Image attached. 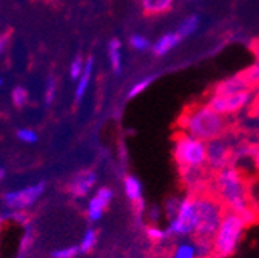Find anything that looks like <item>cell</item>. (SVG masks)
<instances>
[{"label": "cell", "instance_id": "12", "mask_svg": "<svg viewBox=\"0 0 259 258\" xmlns=\"http://www.w3.org/2000/svg\"><path fill=\"white\" fill-rule=\"evenodd\" d=\"M253 87L248 82V79L245 78L244 71L227 78L221 82H218L213 90L211 94H218V96H227V94H235V93H241V91H251Z\"/></svg>", "mask_w": 259, "mask_h": 258}, {"label": "cell", "instance_id": "33", "mask_svg": "<svg viewBox=\"0 0 259 258\" xmlns=\"http://www.w3.org/2000/svg\"><path fill=\"white\" fill-rule=\"evenodd\" d=\"M5 178V170L2 169V167H0V181H2Z\"/></svg>", "mask_w": 259, "mask_h": 258}, {"label": "cell", "instance_id": "11", "mask_svg": "<svg viewBox=\"0 0 259 258\" xmlns=\"http://www.w3.org/2000/svg\"><path fill=\"white\" fill-rule=\"evenodd\" d=\"M113 197L114 192L110 187H101L94 192V195L90 198L87 206V216L91 223L99 221L104 216L110 203L113 201Z\"/></svg>", "mask_w": 259, "mask_h": 258}, {"label": "cell", "instance_id": "8", "mask_svg": "<svg viewBox=\"0 0 259 258\" xmlns=\"http://www.w3.org/2000/svg\"><path fill=\"white\" fill-rule=\"evenodd\" d=\"M45 190V182H39L20 190H13L4 195V203L11 210H25L36 204Z\"/></svg>", "mask_w": 259, "mask_h": 258}, {"label": "cell", "instance_id": "16", "mask_svg": "<svg viewBox=\"0 0 259 258\" xmlns=\"http://www.w3.org/2000/svg\"><path fill=\"white\" fill-rule=\"evenodd\" d=\"M182 41V38L176 33H167L162 36L154 45H153V53L156 56H165L167 53H170L179 42Z\"/></svg>", "mask_w": 259, "mask_h": 258}, {"label": "cell", "instance_id": "32", "mask_svg": "<svg viewBox=\"0 0 259 258\" xmlns=\"http://www.w3.org/2000/svg\"><path fill=\"white\" fill-rule=\"evenodd\" d=\"M253 50H254V53H256V54L259 56V39H257V41L254 42V45H253Z\"/></svg>", "mask_w": 259, "mask_h": 258}, {"label": "cell", "instance_id": "6", "mask_svg": "<svg viewBox=\"0 0 259 258\" xmlns=\"http://www.w3.org/2000/svg\"><path fill=\"white\" fill-rule=\"evenodd\" d=\"M198 226V210L194 195H188L178 201L175 213L170 216L168 234L175 237H193Z\"/></svg>", "mask_w": 259, "mask_h": 258}, {"label": "cell", "instance_id": "35", "mask_svg": "<svg viewBox=\"0 0 259 258\" xmlns=\"http://www.w3.org/2000/svg\"><path fill=\"white\" fill-rule=\"evenodd\" d=\"M2 84H4V81H2V79H0V85H2Z\"/></svg>", "mask_w": 259, "mask_h": 258}, {"label": "cell", "instance_id": "4", "mask_svg": "<svg viewBox=\"0 0 259 258\" xmlns=\"http://www.w3.org/2000/svg\"><path fill=\"white\" fill-rule=\"evenodd\" d=\"M245 226L247 221L239 213L225 209L222 221L213 238V252L218 258H227L235 253Z\"/></svg>", "mask_w": 259, "mask_h": 258}, {"label": "cell", "instance_id": "25", "mask_svg": "<svg viewBox=\"0 0 259 258\" xmlns=\"http://www.w3.org/2000/svg\"><path fill=\"white\" fill-rule=\"evenodd\" d=\"M17 138H19L20 141L26 142V144H34V142H37V139H39L37 133H36V132H32L31 128H20V130L17 132Z\"/></svg>", "mask_w": 259, "mask_h": 258}, {"label": "cell", "instance_id": "13", "mask_svg": "<svg viewBox=\"0 0 259 258\" xmlns=\"http://www.w3.org/2000/svg\"><path fill=\"white\" fill-rule=\"evenodd\" d=\"M96 181H97V175L93 170H82L76 176H73L68 189L73 197L83 198L93 190V187L96 186Z\"/></svg>", "mask_w": 259, "mask_h": 258}, {"label": "cell", "instance_id": "18", "mask_svg": "<svg viewBox=\"0 0 259 258\" xmlns=\"http://www.w3.org/2000/svg\"><path fill=\"white\" fill-rule=\"evenodd\" d=\"M199 23H201V19H199V16L198 14H191V16H188V17H185L182 22H181V25H179V28L176 29V33L184 39V38H188V36H191L194 31H196L198 28H199Z\"/></svg>", "mask_w": 259, "mask_h": 258}, {"label": "cell", "instance_id": "9", "mask_svg": "<svg viewBox=\"0 0 259 258\" xmlns=\"http://www.w3.org/2000/svg\"><path fill=\"white\" fill-rule=\"evenodd\" d=\"M213 252L211 243H204L196 238L181 240L173 244L168 258H207Z\"/></svg>", "mask_w": 259, "mask_h": 258}, {"label": "cell", "instance_id": "27", "mask_svg": "<svg viewBox=\"0 0 259 258\" xmlns=\"http://www.w3.org/2000/svg\"><path fill=\"white\" fill-rule=\"evenodd\" d=\"M83 60H82V57L80 56H77L76 59H74V62L71 63V71H70V75H71V78L73 79H79L80 78V75H82V71H83Z\"/></svg>", "mask_w": 259, "mask_h": 258}, {"label": "cell", "instance_id": "34", "mask_svg": "<svg viewBox=\"0 0 259 258\" xmlns=\"http://www.w3.org/2000/svg\"><path fill=\"white\" fill-rule=\"evenodd\" d=\"M256 96H259V85H257V94Z\"/></svg>", "mask_w": 259, "mask_h": 258}, {"label": "cell", "instance_id": "24", "mask_svg": "<svg viewBox=\"0 0 259 258\" xmlns=\"http://www.w3.org/2000/svg\"><path fill=\"white\" fill-rule=\"evenodd\" d=\"M13 102H14V105L16 107H23L25 104H26V101H28V93H26V90L23 88V87H16L14 90H13Z\"/></svg>", "mask_w": 259, "mask_h": 258}, {"label": "cell", "instance_id": "21", "mask_svg": "<svg viewBox=\"0 0 259 258\" xmlns=\"http://www.w3.org/2000/svg\"><path fill=\"white\" fill-rule=\"evenodd\" d=\"M77 253H80L79 246H67V247H59L54 249L50 256L51 258H76Z\"/></svg>", "mask_w": 259, "mask_h": 258}, {"label": "cell", "instance_id": "7", "mask_svg": "<svg viewBox=\"0 0 259 258\" xmlns=\"http://www.w3.org/2000/svg\"><path fill=\"white\" fill-rule=\"evenodd\" d=\"M251 91H241L235 94H227V96H218V94H210L207 99V105L213 108L214 112L221 115H233L248 104H251Z\"/></svg>", "mask_w": 259, "mask_h": 258}, {"label": "cell", "instance_id": "31", "mask_svg": "<svg viewBox=\"0 0 259 258\" xmlns=\"http://www.w3.org/2000/svg\"><path fill=\"white\" fill-rule=\"evenodd\" d=\"M254 166H256V169L259 170V149H257V152H256V155H254Z\"/></svg>", "mask_w": 259, "mask_h": 258}, {"label": "cell", "instance_id": "28", "mask_svg": "<svg viewBox=\"0 0 259 258\" xmlns=\"http://www.w3.org/2000/svg\"><path fill=\"white\" fill-rule=\"evenodd\" d=\"M54 94H56V81L53 78H50L48 82H47V91H45V102H47V105H50L53 102Z\"/></svg>", "mask_w": 259, "mask_h": 258}, {"label": "cell", "instance_id": "10", "mask_svg": "<svg viewBox=\"0 0 259 258\" xmlns=\"http://www.w3.org/2000/svg\"><path fill=\"white\" fill-rule=\"evenodd\" d=\"M230 161V147L221 138L211 139L207 142V167L218 172L229 164Z\"/></svg>", "mask_w": 259, "mask_h": 258}, {"label": "cell", "instance_id": "26", "mask_svg": "<svg viewBox=\"0 0 259 258\" xmlns=\"http://www.w3.org/2000/svg\"><path fill=\"white\" fill-rule=\"evenodd\" d=\"M153 76L151 78H145V79H142V81H139L138 84H135L133 87H132V90H130V93H128V98L132 99V98H135V96H138V94H141L151 82H153Z\"/></svg>", "mask_w": 259, "mask_h": 258}, {"label": "cell", "instance_id": "20", "mask_svg": "<svg viewBox=\"0 0 259 258\" xmlns=\"http://www.w3.org/2000/svg\"><path fill=\"white\" fill-rule=\"evenodd\" d=\"M97 243V232L94 229H87L82 240H80V244H79V250L80 253H88L94 249Z\"/></svg>", "mask_w": 259, "mask_h": 258}, {"label": "cell", "instance_id": "17", "mask_svg": "<svg viewBox=\"0 0 259 258\" xmlns=\"http://www.w3.org/2000/svg\"><path fill=\"white\" fill-rule=\"evenodd\" d=\"M91 75H93V57L87 59V65L79 78V84L76 87V101H80L83 98L85 91L88 90V85L91 82Z\"/></svg>", "mask_w": 259, "mask_h": 258}, {"label": "cell", "instance_id": "22", "mask_svg": "<svg viewBox=\"0 0 259 258\" xmlns=\"http://www.w3.org/2000/svg\"><path fill=\"white\" fill-rule=\"evenodd\" d=\"M145 232H147V237H148L151 241H154V243L164 241V240L170 235L168 231H162L160 228H156V226H148V228L145 229Z\"/></svg>", "mask_w": 259, "mask_h": 258}, {"label": "cell", "instance_id": "15", "mask_svg": "<svg viewBox=\"0 0 259 258\" xmlns=\"http://www.w3.org/2000/svg\"><path fill=\"white\" fill-rule=\"evenodd\" d=\"M141 5L147 16H162L173 8L175 0H141Z\"/></svg>", "mask_w": 259, "mask_h": 258}, {"label": "cell", "instance_id": "30", "mask_svg": "<svg viewBox=\"0 0 259 258\" xmlns=\"http://www.w3.org/2000/svg\"><path fill=\"white\" fill-rule=\"evenodd\" d=\"M7 44H8V36H0V54L5 51Z\"/></svg>", "mask_w": 259, "mask_h": 258}, {"label": "cell", "instance_id": "5", "mask_svg": "<svg viewBox=\"0 0 259 258\" xmlns=\"http://www.w3.org/2000/svg\"><path fill=\"white\" fill-rule=\"evenodd\" d=\"M175 159L179 170L207 167V142L187 133L175 139Z\"/></svg>", "mask_w": 259, "mask_h": 258}, {"label": "cell", "instance_id": "29", "mask_svg": "<svg viewBox=\"0 0 259 258\" xmlns=\"http://www.w3.org/2000/svg\"><path fill=\"white\" fill-rule=\"evenodd\" d=\"M250 113L256 118H259V96H256V99L251 101V105H250Z\"/></svg>", "mask_w": 259, "mask_h": 258}, {"label": "cell", "instance_id": "2", "mask_svg": "<svg viewBox=\"0 0 259 258\" xmlns=\"http://www.w3.org/2000/svg\"><path fill=\"white\" fill-rule=\"evenodd\" d=\"M178 125L184 133L208 142L221 138L229 130L230 124L225 115L214 112L207 104H196L182 113Z\"/></svg>", "mask_w": 259, "mask_h": 258}, {"label": "cell", "instance_id": "23", "mask_svg": "<svg viewBox=\"0 0 259 258\" xmlns=\"http://www.w3.org/2000/svg\"><path fill=\"white\" fill-rule=\"evenodd\" d=\"M130 45L138 51H147L151 47L150 41L142 34H133L132 38H130Z\"/></svg>", "mask_w": 259, "mask_h": 258}, {"label": "cell", "instance_id": "1", "mask_svg": "<svg viewBox=\"0 0 259 258\" xmlns=\"http://www.w3.org/2000/svg\"><path fill=\"white\" fill-rule=\"evenodd\" d=\"M214 195L227 210L239 213L247 223L254 218L256 210L250 203L247 182L236 167L227 166L214 173Z\"/></svg>", "mask_w": 259, "mask_h": 258}, {"label": "cell", "instance_id": "19", "mask_svg": "<svg viewBox=\"0 0 259 258\" xmlns=\"http://www.w3.org/2000/svg\"><path fill=\"white\" fill-rule=\"evenodd\" d=\"M108 56H110V63L111 68L116 75L120 73L122 70V57H120V41L119 39H111L108 45Z\"/></svg>", "mask_w": 259, "mask_h": 258}, {"label": "cell", "instance_id": "14", "mask_svg": "<svg viewBox=\"0 0 259 258\" xmlns=\"http://www.w3.org/2000/svg\"><path fill=\"white\" fill-rule=\"evenodd\" d=\"M123 189L126 198L133 203L135 210L141 215L145 210V203L142 198V182L133 175H126L123 179Z\"/></svg>", "mask_w": 259, "mask_h": 258}, {"label": "cell", "instance_id": "3", "mask_svg": "<svg viewBox=\"0 0 259 258\" xmlns=\"http://www.w3.org/2000/svg\"><path fill=\"white\" fill-rule=\"evenodd\" d=\"M194 203L198 210V226L193 238L213 244V238L225 213V207L214 193L208 192L194 193Z\"/></svg>", "mask_w": 259, "mask_h": 258}]
</instances>
